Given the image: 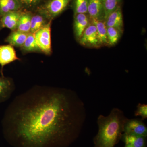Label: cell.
Masks as SVG:
<instances>
[{
  "label": "cell",
  "mask_w": 147,
  "mask_h": 147,
  "mask_svg": "<svg viewBox=\"0 0 147 147\" xmlns=\"http://www.w3.org/2000/svg\"><path fill=\"white\" fill-rule=\"evenodd\" d=\"M52 21H49L45 26L34 34L37 44L40 51L47 55H51L52 53L51 38Z\"/></svg>",
  "instance_id": "277c9868"
},
{
  "label": "cell",
  "mask_w": 147,
  "mask_h": 147,
  "mask_svg": "<svg viewBox=\"0 0 147 147\" xmlns=\"http://www.w3.org/2000/svg\"><path fill=\"white\" fill-rule=\"evenodd\" d=\"M21 12L20 10L11 11L0 17L3 28H7L11 31L16 30Z\"/></svg>",
  "instance_id": "7c38bea8"
},
{
  "label": "cell",
  "mask_w": 147,
  "mask_h": 147,
  "mask_svg": "<svg viewBox=\"0 0 147 147\" xmlns=\"http://www.w3.org/2000/svg\"><path fill=\"white\" fill-rule=\"evenodd\" d=\"M122 34L117 29L112 27H107V45L113 46L117 44Z\"/></svg>",
  "instance_id": "44dd1931"
},
{
  "label": "cell",
  "mask_w": 147,
  "mask_h": 147,
  "mask_svg": "<svg viewBox=\"0 0 147 147\" xmlns=\"http://www.w3.org/2000/svg\"><path fill=\"white\" fill-rule=\"evenodd\" d=\"M22 7L27 9L37 8L44 0H18Z\"/></svg>",
  "instance_id": "603a6c76"
},
{
  "label": "cell",
  "mask_w": 147,
  "mask_h": 147,
  "mask_svg": "<svg viewBox=\"0 0 147 147\" xmlns=\"http://www.w3.org/2000/svg\"><path fill=\"white\" fill-rule=\"evenodd\" d=\"M71 1L47 0L37 7L36 11L45 16L49 21H53L67 9Z\"/></svg>",
  "instance_id": "3957f363"
},
{
  "label": "cell",
  "mask_w": 147,
  "mask_h": 147,
  "mask_svg": "<svg viewBox=\"0 0 147 147\" xmlns=\"http://www.w3.org/2000/svg\"><path fill=\"white\" fill-rule=\"evenodd\" d=\"M121 140L125 144L131 145L132 147H146V137L123 133Z\"/></svg>",
  "instance_id": "9a60e30c"
},
{
  "label": "cell",
  "mask_w": 147,
  "mask_h": 147,
  "mask_svg": "<svg viewBox=\"0 0 147 147\" xmlns=\"http://www.w3.org/2000/svg\"><path fill=\"white\" fill-rule=\"evenodd\" d=\"M86 118L85 104L76 92L36 86L11 102L3 130L14 147H67L79 137Z\"/></svg>",
  "instance_id": "6da1fadb"
},
{
  "label": "cell",
  "mask_w": 147,
  "mask_h": 147,
  "mask_svg": "<svg viewBox=\"0 0 147 147\" xmlns=\"http://www.w3.org/2000/svg\"><path fill=\"white\" fill-rule=\"evenodd\" d=\"M96 28L99 45H107V28L105 21L90 20Z\"/></svg>",
  "instance_id": "ac0fdd59"
},
{
  "label": "cell",
  "mask_w": 147,
  "mask_h": 147,
  "mask_svg": "<svg viewBox=\"0 0 147 147\" xmlns=\"http://www.w3.org/2000/svg\"><path fill=\"white\" fill-rule=\"evenodd\" d=\"M88 2L89 0H72L71 6L74 15L78 13H88Z\"/></svg>",
  "instance_id": "ffe728a7"
},
{
  "label": "cell",
  "mask_w": 147,
  "mask_h": 147,
  "mask_svg": "<svg viewBox=\"0 0 147 147\" xmlns=\"http://www.w3.org/2000/svg\"><path fill=\"white\" fill-rule=\"evenodd\" d=\"M127 119L123 111L118 108H113L108 116L99 115L98 132L93 139L94 147H115L121 139Z\"/></svg>",
  "instance_id": "7a4b0ae2"
},
{
  "label": "cell",
  "mask_w": 147,
  "mask_h": 147,
  "mask_svg": "<svg viewBox=\"0 0 147 147\" xmlns=\"http://www.w3.org/2000/svg\"><path fill=\"white\" fill-rule=\"evenodd\" d=\"M17 60L20 61V59L17 57L13 46L10 45H0V65L2 76H4L3 67Z\"/></svg>",
  "instance_id": "52a82bcc"
},
{
  "label": "cell",
  "mask_w": 147,
  "mask_h": 147,
  "mask_svg": "<svg viewBox=\"0 0 147 147\" xmlns=\"http://www.w3.org/2000/svg\"><path fill=\"white\" fill-rule=\"evenodd\" d=\"M105 11V19L110 13L119 6L121 5L122 0H102Z\"/></svg>",
  "instance_id": "7402d4cb"
},
{
  "label": "cell",
  "mask_w": 147,
  "mask_h": 147,
  "mask_svg": "<svg viewBox=\"0 0 147 147\" xmlns=\"http://www.w3.org/2000/svg\"><path fill=\"white\" fill-rule=\"evenodd\" d=\"M50 21L47 20L45 16L37 11L34 14L32 13L30 33L34 34L40 29L45 26Z\"/></svg>",
  "instance_id": "2e32d148"
},
{
  "label": "cell",
  "mask_w": 147,
  "mask_h": 147,
  "mask_svg": "<svg viewBox=\"0 0 147 147\" xmlns=\"http://www.w3.org/2000/svg\"><path fill=\"white\" fill-rule=\"evenodd\" d=\"M88 14L90 20L105 21V11L102 0H89Z\"/></svg>",
  "instance_id": "ba28073f"
},
{
  "label": "cell",
  "mask_w": 147,
  "mask_h": 147,
  "mask_svg": "<svg viewBox=\"0 0 147 147\" xmlns=\"http://www.w3.org/2000/svg\"><path fill=\"white\" fill-rule=\"evenodd\" d=\"M15 89L14 84L10 78L0 76V103L10 98Z\"/></svg>",
  "instance_id": "8fae6325"
},
{
  "label": "cell",
  "mask_w": 147,
  "mask_h": 147,
  "mask_svg": "<svg viewBox=\"0 0 147 147\" xmlns=\"http://www.w3.org/2000/svg\"><path fill=\"white\" fill-rule=\"evenodd\" d=\"M32 14L30 11L21 12L16 30L26 33L30 32Z\"/></svg>",
  "instance_id": "e0dca14e"
},
{
  "label": "cell",
  "mask_w": 147,
  "mask_h": 147,
  "mask_svg": "<svg viewBox=\"0 0 147 147\" xmlns=\"http://www.w3.org/2000/svg\"><path fill=\"white\" fill-rule=\"evenodd\" d=\"M74 31L76 39L79 40L90 24V19L88 13H78L74 15Z\"/></svg>",
  "instance_id": "30bf717a"
},
{
  "label": "cell",
  "mask_w": 147,
  "mask_h": 147,
  "mask_svg": "<svg viewBox=\"0 0 147 147\" xmlns=\"http://www.w3.org/2000/svg\"><path fill=\"white\" fill-rule=\"evenodd\" d=\"M104 21L107 27H112L117 29L122 33L123 21L121 5L110 13Z\"/></svg>",
  "instance_id": "9c48e42d"
},
{
  "label": "cell",
  "mask_w": 147,
  "mask_h": 147,
  "mask_svg": "<svg viewBox=\"0 0 147 147\" xmlns=\"http://www.w3.org/2000/svg\"><path fill=\"white\" fill-rule=\"evenodd\" d=\"M21 8L18 0H0V17L9 12L19 11Z\"/></svg>",
  "instance_id": "5bb4252c"
},
{
  "label": "cell",
  "mask_w": 147,
  "mask_h": 147,
  "mask_svg": "<svg viewBox=\"0 0 147 147\" xmlns=\"http://www.w3.org/2000/svg\"><path fill=\"white\" fill-rule=\"evenodd\" d=\"M28 33L19 31H12L5 40L9 45L16 47H21L24 45Z\"/></svg>",
  "instance_id": "4fadbf2b"
},
{
  "label": "cell",
  "mask_w": 147,
  "mask_h": 147,
  "mask_svg": "<svg viewBox=\"0 0 147 147\" xmlns=\"http://www.w3.org/2000/svg\"><path fill=\"white\" fill-rule=\"evenodd\" d=\"M125 147H132L131 145L127 144H125Z\"/></svg>",
  "instance_id": "d4e9b609"
},
{
  "label": "cell",
  "mask_w": 147,
  "mask_h": 147,
  "mask_svg": "<svg viewBox=\"0 0 147 147\" xmlns=\"http://www.w3.org/2000/svg\"><path fill=\"white\" fill-rule=\"evenodd\" d=\"M134 115L136 117L140 116L142 120L147 118V104L139 103L137 106V109L135 111Z\"/></svg>",
  "instance_id": "cb8c5ba5"
},
{
  "label": "cell",
  "mask_w": 147,
  "mask_h": 147,
  "mask_svg": "<svg viewBox=\"0 0 147 147\" xmlns=\"http://www.w3.org/2000/svg\"><path fill=\"white\" fill-rule=\"evenodd\" d=\"M21 48L24 53L41 52L37 44L34 34L31 33H29L26 41Z\"/></svg>",
  "instance_id": "d6986e66"
},
{
  "label": "cell",
  "mask_w": 147,
  "mask_h": 147,
  "mask_svg": "<svg viewBox=\"0 0 147 147\" xmlns=\"http://www.w3.org/2000/svg\"><path fill=\"white\" fill-rule=\"evenodd\" d=\"M79 41L81 45L84 46L96 47L100 46L96 27L91 21Z\"/></svg>",
  "instance_id": "5b68a950"
},
{
  "label": "cell",
  "mask_w": 147,
  "mask_h": 147,
  "mask_svg": "<svg viewBox=\"0 0 147 147\" xmlns=\"http://www.w3.org/2000/svg\"><path fill=\"white\" fill-rule=\"evenodd\" d=\"M123 133L147 137V127L142 120L128 119L124 126Z\"/></svg>",
  "instance_id": "8992f818"
},
{
  "label": "cell",
  "mask_w": 147,
  "mask_h": 147,
  "mask_svg": "<svg viewBox=\"0 0 147 147\" xmlns=\"http://www.w3.org/2000/svg\"><path fill=\"white\" fill-rule=\"evenodd\" d=\"M3 28L2 26L1 23V21H0V30Z\"/></svg>",
  "instance_id": "484cf974"
}]
</instances>
